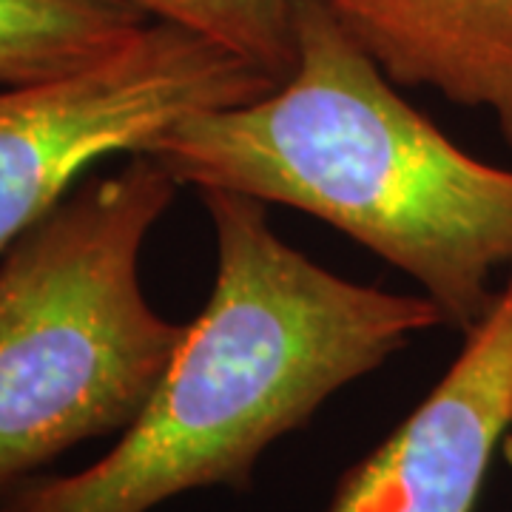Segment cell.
<instances>
[{
  "label": "cell",
  "instance_id": "obj_1",
  "mask_svg": "<svg viewBox=\"0 0 512 512\" xmlns=\"http://www.w3.org/2000/svg\"><path fill=\"white\" fill-rule=\"evenodd\" d=\"M217 279L123 439L72 476L26 478L0 512H148L174 495L245 490L259 456L421 330L427 296L387 293L316 265L271 228L265 202L205 188Z\"/></svg>",
  "mask_w": 512,
  "mask_h": 512
},
{
  "label": "cell",
  "instance_id": "obj_6",
  "mask_svg": "<svg viewBox=\"0 0 512 512\" xmlns=\"http://www.w3.org/2000/svg\"><path fill=\"white\" fill-rule=\"evenodd\" d=\"M393 86L487 109L512 148V0H328Z\"/></svg>",
  "mask_w": 512,
  "mask_h": 512
},
{
  "label": "cell",
  "instance_id": "obj_5",
  "mask_svg": "<svg viewBox=\"0 0 512 512\" xmlns=\"http://www.w3.org/2000/svg\"><path fill=\"white\" fill-rule=\"evenodd\" d=\"M512 424V268L430 396L342 478L328 512H473Z\"/></svg>",
  "mask_w": 512,
  "mask_h": 512
},
{
  "label": "cell",
  "instance_id": "obj_8",
  "mask_svg": "<svg viewBox=\"0 0 512 512\" xmlns=\"http://www.w3.org/2000/svg\"><path fill=\"white\" fill-rule=\"evenodd\" d=\"M151 20H168L248 57L279 83L293 72V0H131Z\"/></svg>",
  "mask_w": 512,
  "mask_h": 512
},
{
  "label": "cell",
  "instance_id": "obj_3",
  "mask_svg": "<svg viewBox=\"0 0 512 512\" xmlns=\"http://www.w3.org/2000/svg\"><path fill=\"white\" fill-rule=\"evenodd\" d=\"M180 183L148 154L74 188L0 265V493L140 416L185 336L140 254Z\"/></svg>",
  "mask_w": 512,
  "mask_h": 512
},
{
  "label": "cell",
  "instance_id": "obj_4",
  "mask_svg": "<svg viewBox=\"0 0 512 512\" xmlns=\"http://www.w3.org/2000/svg\"><path fill=\"white\" fill-rule=\"evenodd\" d=\"M279 80L194 29L151 20L117 52L55 80L0 89V254L94 163L143 154L180 120L242 106Z\"/></svg>",
  "mask_w": 512,
  "mask_h": 512
},
{
  "label": "cell",
  "instance_id": "obj_7",
  "mask_svg": "<svg viewBox=\"0 0 512 512\" xmlns=\"http://www.w3.org/2000/svg\"><path fill=\"white\" fill-rule=\"evenodd\" d=\"M148 23L131 0H0V89L86 69Z\"/></svg>",
  "mask_w": 512,
  "mask_h": 512
},
{
  "label": "cell",
  "instance_id": "obj_2",
  "mask_svg": "<svg viewBox=\"0 0 512 512\" xmlns=\"http://www.w3.org/2000/svg\"><path fill=\"white\" fill-rule=\"evenodd\" d=\"M293 72L274 92L200 111L143 151L180 185L291 205L421 285L464 336L512 268V171L458 148L342 29L293 0Z\"/></svg>",
  "mask_w": 512,
  "mask_h": 512
}]
</instances>
